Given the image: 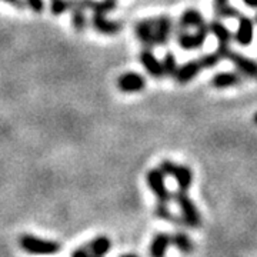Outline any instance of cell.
<instances>
[{"label":"cell","instance_id":"cell-1","mask_svg":"<svg viewBox=\"0 0 257 257\" xmlns=\"http://www.w3.org/2000/svg\"><path fill=\"white\" fill-rule=\"evenodd\" d=\"M172 33L173 20L166 15L143 19L135 25V35L146 47L166 46Z\"/></svg>","mask_w":257,"mask_h":257},{"label":"cell","instance_id":"cell-2","mask_svg":"<svg viewBox=\"0 0 257 257\" xmlns=\"http://www.w3.org/2000/svg\"><path fill=\"white\" fill-rule=\"evenodd\" d=\"M220 55L214 50L211 53H206V55L200 56L197 59H193L186 62L182 66H179L177 72L175 74L176 82L180 84H186V83L192 82L194 77H197V74L200 73L204 69H211L220 62Z\"/></svg>","mask_w":257,"mask_h":257},{"label":"cell","instance_id":"cell-3","mask_svg":"<svg viewBox=\"0 0 257 257\" xmlns=\"http://www.w3.org/2000/svg\"><path fill=\"white\" fill-rule=\"evenodd\" d=\"M172 200L179 206L180 213H182V219L186 226L194 227V229L202 226L200 211L186 190H177V192L172 193Z\"/></svg>","mask_w":257,"mask_h":257},{"label":"cell","instance_id":"cell-4","mask_svg":"<svg viewBox=\"0 0 257 257\" xmlns=\"http://www.w3.org/2000/svg\"><path fill=\"white\" fill-rule=\"evenodd\" d=\"M159 169L165 173V176H172L177 183L179 190H189L193 183V172L190 167L184 165H177L172 160L162 162Z\"/></svg>","mask_w":257,"mask_h":257},{"label":"cell","instance_id":"cell-5","mask_svg":"<svg viewBox=\"0 0 257 257\" xmlns=\"http://www.w3.org/2000/svg\"><path fill=\"white\" fill-rule=\"evenodd\" d=\"M19 244L30 254H55L60 250V244L57 241L35 237L32 234H23L19 239Z\"/></svg>","mask_w":257,"mask_h":257},{"label":"cell","instance_id":"cell-6","mask_svg":"<svg viewBox=\"0 0 257 257\" xmlns=\"http://www.w3.org/2000/svg\"><path fill=\"white\" fill-rule=\"evenodd\" d=\"M209 25L206 23L204 26L194 29V32L189 30H177V45L184 50H196L206 43L209 36Z\"/></svg>","mask_w":257,"mask_h":257},{"label":"cell","instance_id":"cell-7","mask_svg":"<svg viewBox=\"0 0 257 257\" xmlns=\"http://www.w3.org/2000/svg\"><path fill=\"white\" fill-rule=\"evenodd\" d=\"M146 183L152 193L156 196L157 202L165 203V204H169V202H172V193L169 192V189L166 186L165 173L159 167L147 172Z\"/></svg>","mask_w":257,"mask_h":257},{"label":"cell","instance_id":"cell-8","mask_svg":"<svg viewBox=\"0 0 257 257\" xmlns=\"http://www.w3.org/2000/svg\"><path fill=\"white\" fill-rule=\"evenodd\" d=\"M110 248L111 240L107 236H99L93 239L90 243H87L86 246L76 248L72 254L74 257H99L107 254Z\"/></svg>","mask_w":257,"mask_h":257},{"label":"cell","instance_id":"cell-9","mask_svg":"<svg viewBox=\"0 0 257 257\" xmlns=\"http://www.w3.org/2000/svg\"><path fill=\"white\" fill-rule=\"evenodd\" d=\"M226 59L230 60L231 63L234 64V67L239 70V73H241L246 77L250 79H256L257 80V62L250 59L247 56L241 55L239 52H234L231 47H230L229 53L226 56Z\"/></svg>","mask_w":257,"mask_h":257},{"label":"cell","instance_id":"cell-10","mask_svg":"<svg viewBox=\"0 0 257 257\" xmlns=\"http://www.w3.org/2000/svg\"><path fill=\"white\" fill-rule=\"evenodd\" d=\"M237 20H239V28L233 35V40L240 46H250L254 37V22L244 15H240Z\"/></svg>","mask_w":257,"mask_h":257},{"label":"cell","instance_id":"cell-11","mask_svg":"<svg viewBox=\"0 0 257 257\" xmlns=\"http://www.w3.org/2000/svg\"><path fill=\"white\" fill-rule=\"evenodd\" d=\"M146 79L142 74L128 72L120 76L117 79V89L123 93H138L145 90Z\"/></svg>","mask_w":257,"mask_h":257},{"label":"cell","instance_id":"cell-12","mask_svg":"<svg viewBox=\"0 0 257 257\" xmlns=\"http://www.w3.org/2000/svg\"><path fill=\"white\" fill-rule=\"evenodd\" d=\"M139 59H140V63L145 67L147 73L150 74L152 77L155 79H160L163 77V66H162V60H159L156 57V55L152 52V47H145L140 55H139Z\"/></svg>","mask_w":257,"mask_h":257},{"label":"cell","instance_id":"cell-13","mask_svg":"<svg viewBox=\"0 0 257 257\" xmlns=\"http://www.w3.org/2000/svg\"><path fill=\"white\" fill-rule=\"evenodd\" d=\"M69 10L72 12V25L76 32H84L87 28L86 8L83 0H69Z\"/></svg>","mask_w":257,"mask_h":257},{"label":"cell","instance_id":"cell-14","mask_svg":"<svg viewBox=\"0 0 257 257\" xmlns=\"http://www.w3.org/2000/svg\"><path fill=\"white\" fill-rule=\"evenodd\" d=\"M90 23H92L93 29L96 32L101 33V35H109V36L110 35H117L121 30V23L106 19V15H96V13H93Z\"/></svg>","mask_w":257,"mask_h":257},{"label":"cell","instance_id":"cell-15","mask_svg":"<svg viewBox=\"0 0 257 257\" xmlns=\"http://www.w3.org/2000/svg\"><path fill=\"white\" fill-rule=\"evenodd\" d=\"M206 25V20L203 15L196 9H187L182 13L177 23V30H189V29H197Z\"/></svg>","mask_w":257,"mask_h":257},{"label":"cell","instance_id":"cell-16","mask_svg":"<svg viewBox=\"0 0 257 257\" xmlns=\"http://www.w3.org/2000/svg\"><path fill=\"white\" fill-rule=\"evenodd\" d=\"M243 82V74L236 73V72H220L214 74L211 79V86L216 89H227L237 86Z\"/></svg>","mask_w":257,"mask_h":257},{"label":"cell","instance_id":"cell-17","mask_svg":"<svg viewBox=\"0 0 257 257\" xmlns=\"http://www.w3.org/2000/svg\"><path fill=\"white\" fill-rule=\"evenodd\" d=\"M170 246H172V234L166 231H160L152 240L149 253L152 257H162L165 256L167 248Z\"/></svg>","mask_w":257,"mask_h":257},{"label":"cell","instance_id":"cell-18","mask_svg":"<svg viewBox=\"0 0 257 257\" xmlns=\"http://www.w3.org/2000/svg\"><path fill=\"white\" fill-rule=\"evenodd\" d=\"M86 10L96 15H107L117 8V0H83Z\"/></svg>","mask_w":257,"mask_h":257},{"label":"cell","instance_id":"cell-19","mask_svg":"<svg viewBox=\"0 0 257 257\" xmlns=\"http://www.w3.org/2000/svg\"><path fill=\"white\" fill-rule=\"evenodd\" d=\"M209 32L217 39L219 45H230V42L233 40V33L220 20H211L209 23Z\"/></svg>","mask_w":257,"mask_h":257},{"label":"cell","instance_id":"cell-20","mask_svg":"<svg viewBox=\"0 0 257 257\" xmlns=\"http://www.w3.org/2000/svg\"><path fill=\"white\" fill-rule=\"evenodd\" d=\"M214 12L223 19H237L241 15L234 6L230 5L229 0H214Z\"/></svg>","mask_w":257,"mask_h":257},{"label":"cell","instance_id":"cell-21","mask_svg":"<svg viewBox=\"0 0 257 257\" xmlns=\"http://www.w3.org/2000/svg\"><path fill=\"white\" fill-rule=\"evenodd\" d=\"M172 244L182 253H192L194 250V243L184 231H177L172 234Z\"/></svg>","mask_w":257,"mask_h":257},{"label":"cell","instance_id":"cell-22","mask_svg":"<svg viewBox=\"0 0 257 257\" xmlns=\"http://www.w3.org/2000/svg\"><path fill=\"white\" fill-rule=\"evenodd\" d=\"M155 214H156L159 219L170 221V223H173L176 226H182V224H184L183 219H179L176 214H173V213L170 211V209L167 207V204H165V203H159V204H157L156 209H155Z\"/></svg>","mask_w":257,"mask_h":257},{"label":"cell","instance_id":"cell-23","mask_svg":"<svg viewBox=\"0 0 257 257\" xmlns=\"http://www.w3.org/2000/svg\"><path fill=\"white\" fill-rule=\"evenodd\" d=\"M162 66H163V74L169 76V77H175L176 72L179 69V64H177V59L172 52H167L162 60Z\"/></svg>","mask_w":257,"mask_h":257},{"label":"cell","instance_id":"cell-24","mask_svg":"<svg viewBox=\"0 0 257 257\" xmlns=\"http://www.w3.org/2000/svg\"><path fill=\"white\" fill-rule=\"evenodd\" d=\"M69 10V0H50V12L53 16H60Z\"/></svg>","mask_w":257,"mask_h":257},{"label":"cell","instance_id":"cell-25","mask_svg":"<svg viewBox=\"0 0 257 257\" xmlns=\"http://www.w3.org/2000/svg\"><path fill=\"white\" fill-rule=\"evenodd\" d=\"M26 3H28L29 8L33 12H36V13H40L45 9V2L43 0H26Z\"/></svg>","mask_w":257,"mask_h":257},{"label":"cell","instance_id":"cell-26","mask_svg":"<svg viewBox=\"0 0 257 257\" xmlns=\"http://www.w3.org/2000/svg\"><path fill=\"white\" fill-rule=\"evenodd\" d=\"M3 2L9 3V5L15 6V8H19V9L25 8V2H23V0H3Z\"/></svg>","mask_w":257,"mask_h":257},{"label":"cell","instance_id":"cell-27","mask_svg":"<svg viewBox=\"0 0 257 257\" xmlns=\"http://www.w3.org/2000/svg\"><path fill=\"white\" fill-rule=\"evenodd\" d=\"M243 3L247 6V8H251V9H257V0H243Z\"/></svg>","mask_w":257,"mask_h":257},{"label":"cell","instance_id":"cell-28","mask_svg":"<svg viewBox=\"0 0 257 257\" xmlns=\"http://www.w3.org/2000/svg\"><path fill=\"white\" fill-rule=\"evenodd\" d=\"M253 120H254V123L257 124V111H256V114H254V117H253Z\"/></svg>","mask_w":257,"mask_h":257},{"label":"cell","instance_id":"cell-29","mask_svg":"<svg viewBox=\"0 0 257 257\" xmlns=\"http://www.w3.org/2000/svg\"><path fill=\"white\" fill-rule=\"evenodd\" d=\"M256 23H257V15H256Z\"/></svg>","mask_w":257,"mask_h":257}]
</instances>
